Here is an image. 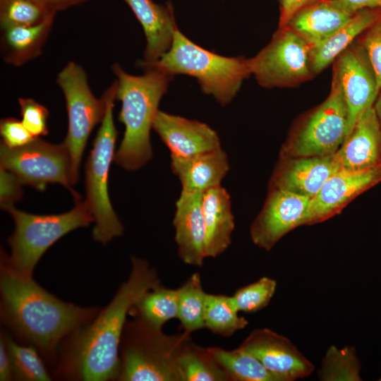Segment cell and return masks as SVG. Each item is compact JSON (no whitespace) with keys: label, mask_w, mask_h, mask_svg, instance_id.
I'll return each instance as SVG.
<instances>
[{"label":"cell","mask_w":381,"mask_h":381,"mask_svg":"<svg viewBox=\"0 0 381 381\" xmlns=\"http://www.w3.org/2000/svg\"><path fill=\"white\" fill-rule=\"evenodd\" d=\"M159 284L156 270L146 260L133 257L128 279L120 285L109 304L61 344L54 377L80 381L117 380L120 342L129 311L146 291Z\"/></svg>","instance_id":"1"},{"label":"cell","mask_w":381,"mask_h":381,"mask_svg":"<svg viewBox=\"0 0 381 381\" xmlns=\"http://www.w3.org/2000/svg\"><path fill=\"white\" fill-rule=\"evenodd\" d=\"M1 318L19 339L56 363L63 341L91 322L100 309L65 302L32 278L15 271L1 253Z\"/></svg>","instance_id":"2"},{"label":"cell","mask_w":381,"mask_h":381,"mask_svg":"<svg viewBox=\"0 0 381 381\" xmlns=\"http://www.w3.org/2000/svg\"><path fill=\"white\" fill-rule=\"evenodd\" d=\"M111 70L117 76L116 99L121 102L119 119L125 126L114 161L126 170L135 171L152 157L150 131L173 76L153 68L145 69L142 75H133L118 64H113Z\"/></svg>","instance_id":"3"},{"label":"cell","mask_w":381,"mask_h":381,"mask_svg":"<svg viewBox=\"0 0 381 381\" xmlns=\"http://www.w3.org/2000/svg\"><path fill=\"white\" fill-rule=\"evenodd\" d=\"M143 69L157 68L174 76L186 74L197 79L202 92L222 106L236 96L250 74L249 59L226 57L206 50L188 40L177 28L170 49L157 61L138 64Z\"/></svg>","instance_id":"4"},{"label":"cell","mask_w":381,"mask_h":381,"mask_svg":"<svg viewBox=\"0 0 381 381\" xmlns=\"http://www.w3.org/2000/svg\"><path fill=\"white\" fill-rule=\"evenodd\" d=\"M190 333L169 336L134 318L126 321L120 346L119 381H183L179 354Z\"/></svg>","instance_id":"5"},{"label":"cell","mask_w":381,"mask_h":381,"mask_svg":"<svg viewBox=\"0 0 381 381\" xmlns=\"http://www.w3.org/2000/svg\"><path fill=\"white\" fill-rule=\"evenodd\" d=\"M14 222V231L8 238L10 255L2 253L8 264L17 272L32 277L35 266L44 253L70 231L94 222L85 201L76 199L75 207L59 214L40 215L6 206Z\"/></svg>","instance_id":"6"},{"label":"cell","mask_w":381,"mask_h":381,"mask_svg":"<svg viewBox=\"0 0 381 381\" xmlns=\"http://www.w3.org/2000/svg\"><path fill=\"white\" fill-rule=\"evenodd\" d=\"M118 82L115 80L104 92L105 112L85 166V202L93 217L92 237L106 245L121 236L123 226L115 213L108 193V177L115 155L118 131L113 118Z\"/></svg>","instance_id":"7"},{"label":"cell","mask_w":381,"mask_h":381,"mask_svg":"<svg viewBox=\"0 0 381 381\" xmlns=\"http://www.w3.org/2000/svg\"><path fill=\"white\" fill-rule=\"evenodd\" d=\"M348 111L341 83L332 72L326 99L296 123L282 147V158L334 155L346 138Z\"/></svg>","instance_id":"8"},{"label":"cell","mask_w":381,"mask_h":381,"mask_svg":"<svg viewBox=\"0 0 381 381\" xmlns=\"http://www.w3.org/2000/svg\"><path fill=\"white\" fill-rule=\"evenodd\" d=\"M57 83L61 89L68 113V132L63 143L71 159V181L78 179L81 158L87 140L95 126L101 123L105 112V100L92 94L84 69L70 61L59 72Z\"/></svg>","instance_id":"9"},{"label":"cell","mask_w":381,"mask_h":381,"mask_svg":"<svg viewBox=\"0 0 381 381\" xmlns=\"http://www.w3.org/2000/svg\"><path fill=\"white\" fill-rule=\"evenodd\" d=\"M310 46L287 27L279 28L270 42L249 59L251 74L265 88L296 87L314 76Z\"/></svg>","instance_id":"10"},{"label":"cell","mask_w":381,"mask_h":381,"mask_svg":"<svg viewBox=\"0 0 381 381\" xmlns=\"http://www.w3.org/2000/svg\"><path fill=\"white\" fill-rule=\"evenodd\" d=\"M1 167L13 173L23 185L44 190L49 183H58L79 198L71 188V159L64 145L52 144L36 138L30 143L10 148L1 143Z\"/></svg>","instance_id":"11"},{"label":"cell","mask_w":381,"mask_h":381,"mask_svg":"<svg viewBox=\"0 0 381 381\" xmlns=\"http://www.w3.org/2000/svg\"><path fill=\"white\" fill-rule=\"evenodd\" d=\"M332 65L347 107V138L360 116L374 106L380 90L368 54L358 39L340 53Z\"/></svg>","instance_id":"12"},{"label":"cell","mask_w":381,"mask_h":381,"mask_svg":"<svg viewBox=\"0 0 381 381\" xmlns=\"http://www.w3.org/2000/svg\"><path fill=\"white\" fill-rule=\"evenodd\" d=\"M310 198L282 189H270L265 205L253 222L254 244L266 250L287 233L305 225Z\"/></svg>","instance_id":"13"},{"label":"cell","mask_w":381,"mask_h":381,"mask_svg":"<svg viewBox=\"0 0 381 381\" xmlns=\"http://www.w3.org/2000/svg\"><path fill=\"white\" fill-rule=\"evenodd\" d=\"M255 356L279 381L305 378L313 364L286 337L270 329L253 330L239 346Z\"/></svg>","instance_id":"14"},{"label":"cell","mask_w":381,"mask_h":381,"mask_svg":"<svg viewBox=\"0 0 381 381\" xmlns=\"http://www.w3.org/2000/svg\"><path fill=\"white\" fill-rule=\"evenodd\" d=\"M381 182V167L361 171L339 169L310 202L305 225L322 222L339 213L356 196Z\"/></svg>","instance_id":"15"},{"label":"cell","mask_w":381,"mask_h":381,"mask_svg":"<svg viewBox=\"0 0 381 381\" xmlns=\"http://www.w3.org/2000/svg\"><path fill=\"white\" fill-rule=\"evenodd\" d=\"M152 128L172 157H188L221 147L216 131L198 121L159 110Z\"/></svg>","instance_id":"16"},{"label":"cell","mask_w":381,"mask_h":381,"mask_svg":"<svg viewBox=\"0 0 381 381\" xmlns=\"http://www.w3.org/2000/svg\"><path fill=\"white\" fill-rule=\"evenodd\" d=\"M282 159L271 179L270 189H282L310 199L340 169L334 154Z\"/></svg>","instance_id":"17"},{"label":"cell","mask_w":381,"mask_h":381,"mask_svg":"<svg viewBox=\"0 0 381 381\" xmlns=\"http://www.w3.org/2000/svg\"><path fill=\"white\" fill-rule=\"evenodd\" d=\"M334 157L339 168L347 171L381 167V126L373 107L360 116Z\"/></svg>","instance_id":"18"},{"label":"cell","mask_w":381,"mask_h":381,"mask_svg":"<svg viewBox=\"0 0 381 381\" xmlns=\"http://www.w3.org/2000/svg\"><path fill=\"white\" fill-rule=\"evenodd\" d=\"M202 194L181 190L173 219L178 255L186 265L201 267L205 257Z\"/></svg>","instance_id":"19"},{"label":"cell","mask_w":381,"mask_h":381,"mask_svg":"<svg viewBox=\"0 0 381 381\" xmlns=\"http://www.w3.org/2000/svg\"><path fill=\"white\" fill-rule=\"evenodd\" d=\"M140 23L147 40L144 59L138 64L157 61L171 47L178 28L172 5L157 4L152 0H123Z\"/></svg>","instance_id":"20"},{"label":"cell","mask_w":381,"mask_h":381,"mask_svg":"<svg viewBox=\"0 0 381 381\" xmlns=\"http://www.w3.org/2000/svg\"><path fill=\"white\" fill-rule=\"evenodd\" d=\"M171 168L179 178L182 190L202 193L221 186L229 170L226 153L219 149L188 157L171 156Z\"/></svg>","instance_id":"21"},{"label":"cell","mask_w":381,"mask_h":381,"mask_svg":"<svg viewBox=\"0 0 381 381\" xmlns=\"http://www.w3.org/2000/svg\"><path fill=\"white\" fill-rule=\"evenodd\" d=\"M202 212L205 224V254L216 258L230 246L234 229L230 195L221 186L202 194Z\"/></svg>","instance_id":"22"},{"label":"cell","mask_w":381,"mask_h":381,"mask_svg":"<svg viewBox=\"0 0 381 381\" xmlns=\"http://www.w3.org/2000/svg\"><path fill=\"white\" fill-rule=\"evenodd\" d=\"M354 14L333 6L328 0H320L298 10L286 27L313 47L331 37Z\"/></svg>","instance_id":"23"},{"label":"cell","mask_w":381,"mask_h":381,"mask_svg":"<svg viewBox=\"0 0 381 381\" xmlns=\"http://www.w3.org/2000/svg\"><path fill=\"white\" fill-rule=\"evenodd\" d=\"M56 13V11H52L42 21L34 25L1 29V45L4 61L19 66L40 55Z\"/></svg>","instance_id":"24"},{"label":"cell","mask_w":381,"mask_h":381,"mask_svg":"<svg viewBox=\"0 0 381 381\" xmlns=\"http://www.w3.org/2000/svg\"><path fill=\"white\" fill-rule=\"evenodd\" d=\"M381 15V8H365L356 12L349 22L322 43L313 47L309 52L310 69L315 77L338 55L352 44Z\"/></svg>","instance_id":"25"},{"label":"cell","mask_w":381,"mask_h":381,"mask_svg":"<svg viewBox=\"0 0 381 381\" xmlns=\"http://www.w3.org/2000/svg\"><path fill=\"white\" fill-rule=\"evenodd\" d=\"M129 315L146 325L162 329L168 320L177 318V289L160 284L146 291L133 306Z\"/></svg>","instance_id":"26"},{"label":"cell","mask_w":381,"mask_h":381,"mask_svg":"<svg viewBox=\"0 0 381 381\" xmlns=\"http://www.w3.org/2000/svg\"><path fill=\"white\" fill-rule=\"evenodd\" d=\"M208 350L231 380L279 381L255 356L241 346L233 350L219 347H210Z\"/></svg>","instance_id":"27"},{"label":"cell","mask_w":381,"mask_h":381,"mask_svg":"<svg viewBox=\"0 0 381 381\" xmlns=\"http://www.w3.org/2000/svg\"><path fill=\"white\" fill-rule=\"evenodd\" d=\"M178 362L183 381L231 380L208 348L200 347L190 341L183 347Z\"/></svg>","instance_id":"28"},{"label":"cell","mask_w":381,"mask_h":381,"mask_svg":"<svg viewBox=\"0 0 381 381\" xmlns=\"http://www.w3.org/2000/svg\"><path fill=\"white\" fill-rule=\"evenodd\" d=\"M176 289L177 318L184 331L190 334L205 327L207 294L203 290L200 275L198 273H193Z\"/></svg>","instance_id":"29"},{"label":"cell","mask_w":381,"mask_h":381,"mask_svg":"<svg viewBox=\"0 0 381 381\" xmlns=\"http://www.w3.org/2000/svg\"><path fill=\"white\" fill-rule=\"evenodd\" d=\"M238 313L231 296L207 294L205 327L213 333L229 337L244 329L248 321Z\"/></svg>","instance_id":"30"},{"label":"cell","mask_w":381,"mask_h":381,"mask_svg":"<svg viewBox=\"0 0 381 381\" xmlns=\"http://www.w3.org/2000/svg\"><path fill=\"white\" fill-rule=\"evenodd\" d=\"M8 349L12 368L13 380L19 381H50L39 351L31 345L17 343L10 335L1 332Z\"/></svg>","instance_id":"31"},{"label":"cell","mask_w":381,"mask_h":381,"mask_svg":"<svg viewBox=\"0 0 381 381\" xmlns=\"http://www.w3.org/2000/svg\"><path fill=\"white\" fill-rule=\"evenodd\" d=\"M361 361L352 346L339 349L331 345L318 370L322 381H360Z\"/></svg>","instance_id":"32"},{"label":"cell","mask_w":381,"mask_h":381,"mask_svg":"<svg viewBox=\"0 0 381 381\" xmlns=\"http://www.w3.org/2000/svg\"><path fill=\"white\" fill-rule=\"evenodd\" d=\"M52 11L32 0H0L1 28L34 25Z\"/></svg>","instance_id":"33"},{"label":"cell","mask_w":381,"mask_h":381,"mask_svg":"<svg viewBox=\"0 0 381 381\" xmlns=\"http://www.w3.org/2000/svg\"><path fill=\"white\" fill-rule=\"evenodd\" d=\"M276 289L277 282L274 279L262 277L237 289L231 298L238 312L255 313L268 305Z\"/></svg>","instance_id":"34"},{"label":"cell","mask_w":381,"mask_h":381,"mask_svg":"<svg viewBox=\"0 0 381 381\" xmlns=\"http://www.w3.org/2000/svg\"><path fill=\"white\" fill-rule=\"evenodd\" d=\"M22 122L35 138L49 133L47 119L49 111L43 105L31 98H18Z\"/></svg>","instance_id":"35"},{"label":"cell","mask_w":381,"mask_h":381,"mask_svg":"<svg viewBox=\"0 0 381 381\" xmlns=\"http://www.w3.org/2000/svg\"><path fill=\"white\" fill-rule=\"evenodd\" d=\"M358 38L365 47L381 90V15Z\"/></svg>","instance_id":"36"},{"label":"cell","mask_w":381,"mask_h":381,"mask_svg":"<svg viewBox=\"0 0 381 381\" xmlns=\"http://www.w3.org/2000/svg\"><path fill=\"white\" fill-rule=\"evenodd\" d=\"M0 133L3 143L10 148L24 146L36 138L30 133L22 121L15 118H5L1 120Z\"/></svg>","instance_id":"37"},{"label":"cell","mask_w":381,"mask_h":381,"mask_svg":"<svg viewBox=\"0 0 381 381\" xmlns=\"http://www.w3.org/2000/svg\"><path fill=\"white\" fill-rule=\"evenodd\" d=\"M1 207L13 205L18 201L23 195L19 179L11 171L1 168Z\"/></svg>","instance_id":"38"},{"label":"cell","mask_w":381,"mask_h":381,"mask_svg":"<svg viewBox=\"0 0 381 381\" xmlns=\"http://www.w3.org/2000/svg\"><path fill=\"white\" fill-rule=\"evenodd\" d=\"M333 6L354 14L365 8H381V0H328Z\"/></svg>","instance_id":"39"},{"label":"cell","mask_w":381,"mask_h":381,"mask_svg":"<svg viewBox=\"0 0 381 381\" xmlns=\"http://www.w3.org/2000/svg\"><path fill=\"white\" fill-rule=\"evenodd\" d=\"M318 1L320 0H281L279 28L286 26L298 10Z\"/></svg>","instance_id":"40"},{"label":"cell","mask_w":381,"mask_h":381,"mask_svg":"<svg viewBox=\"0 0 381 381\" xmlns=\"http://www.w3.org/2000/svg\"><path fill=\"white\" fill-rule=\"evenodd\" d=\"M13 380L12 368L10 356L4 338L0 337V380Z\"/></svg>","instance_id":"41"},{"label":"cell","mask_w":381,"mask_h":381,"mask_svg":"<svg viewBox=\"0 0 381 381\" xmlns=\"http://www.w3.org/2000/svg\"><path fill=\"white\" fill-rule=\"evenodd\" d=\"M85 1V0H52V8L57 12L78 5Z\"/></svg>","instance_id":"42"},{"label":"cell","mask_w":381,"mask_h":381,"mask_svg":"<svg viewBox=\"0 0 381 381\" xmlns=\"http://www.w3.org/2000/svg\"><path fill=\"white\" fill-rule=\"evenodd\" d=\"M381 126V90L373 106Z\"/></svg>","instance_id":"43"},{"label":"cell","mask_w":381,"mask_h":381,"mask_svg":"<svg viewBox=\"0 0 381 381\" xmlns=\"http://www.w3.org/2000/svg\"><path fill=\"white\" fill-rule=\"evenodd\" d=\"M37 3L38 4L41 5L42 6L51 10L54 11L52 8V0H32Z\"/></svg>","instance_id":"44"},{"label":"cell","mask_w":381,"mask_h":381,"mask_svg":"<svg viewBox=\"0 0 381 381\" xmlns=\"http://www.w3.org/2000/svg\"><path fill=\"white\" fill-rule=\"evenodd\" d=\"M380 380H381V377H380Z\"/></svg>","instance_id":"45"}]
</instances>
